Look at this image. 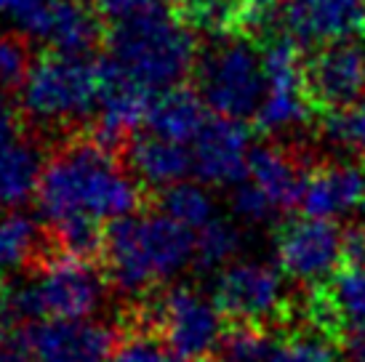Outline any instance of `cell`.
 <instances>
[{
  "label": "cell",
  "mask_w": 365,
  "mask_h": 362,
  "mask_svg": "<svg viewBox=\"0 0 365 362\" xmlns=\"http://www.w3.org/2000/svg\"><path fill=\"white\" fill-rule=\"evenodd\" d=\"M35 205L56 251L93 256L110 224L139 211L142 184L110 144L78 136L46 160Z\"/></svg>",
  "instance_id": "cell-1"
},
{
  "label": "cell",
  "mask_w": 365,
  "mask_h": 362,
  "mask_svg": "<svg viewBox=\"0 0 365 362\" xmlns=\"http://www.w3.org/2000/svg\"><path fill=\"white\" fill-rule=\"evenodd\" d=\"M197 56V27L165 3L112 19L104 32V70L150 93L182 86Z\"/></svg>",
  "instance_id": "cell-2"
},
{
  "label": "cell",
  "mask_w": 365,
  "mask_h": 362,
  "mask_svg": "<svg viewBox=\"0 0 365 362\" xmlns=\"http://www.w3.org/2000/svg\"><path fill=\"white\" fill-rule=\"evenodd\" d=\"M102 256L110 285L147 299L195 264V232L163 211H136L110 224Z\"/></svg>",
  "instance_id": "cell-3"
},
{
  "label": "cell",
  "mask_w": 365,
  "mask_h": 362,
  "mask_svg": "<svg viewBox=\"0 0 365 362\" xmlns=\"http://www.w3.org/2000/svg\"><path fill=\"white\" fill-rule=\"evenodd\" d=\"M110 277L93 256H75L53 248L30 267L21 282L0 291V325L19 320H78L91 317L107 299Z\"/></svg>",
  "instance_id": "cell-4"
},
{
  "label": "cell",
  "mask_w": 365,
  "mask_h": 362,
  "mask_svg": "<svg viewBox=\"0 0 365 362\" xmlns=\"http://www.w3.org/2000/svg\"><path fill=\"white\" fill-rule=\"evenodd\" d=\"M104 90V64L91 53L48 51L35 56L19 90V110L41 128L59 131L93 120Z\"/></svg>",
  "instance_id": "cell-5"
},
{
  "label": "cell",
  "mask_w": 365,
  "mask_h": 362,
  "mask_svg": "<svg viewBox=\"0 0 365 362\" xmlns=\"http://www.w3.org/2000/svg\"><path fill=\"white\" fill-rule=\"evenodd\" d=\"M192 78L195 90L213 115L235 120L256 118L267 83L264 48L251 41L248 32H224L200 51Z\"/></svg>",
  "instance_id": "cell-6"
},
{
  "label": "cell",
  "mask_w": 365,
  "mask_h": 362,
  "mask_svg": "<svg viewBox=\"0 0 365 362\" xmlns=\"http://www.w3.org/2000/svg\"><path fill=\"white\" fill-rule=\"evenodd\" d=\"M288 280L291 277L280 269V264L235 259L216 272L213 299L232 325H256L272 331L274 325L291 322L296 312Z\"/></svg>",
  "instance_id": "cell-7"
},
{
  "label": "cell",
  "mask_w": 365,
  "mask_h": 362,
  "mask_svg": "<svg viewBox=\"0 0 365 362\" xmlns=\"http://www.w3.org/2000/svg\"><path fill=\"white\" fill-rule=\"evenodd\" d=\"M227 322L213 296L192 285H176L163 291L150 309L144 306L133 325L155 331L182 360H200L222 349Z\"/></svg>",
  "instance_id": "cell-8"
},
{
  "label": "cell",
  "mask_w": 365,
  "mask_h": 362,
  "mask_svg": "<svg viewBox=\"0 0 365 362\" xmlns=\"http://www.w3.org/2000/svg\"><path fill=\"white\" fill-rule=\"evenodd\" d=\"M304 165L296 150L283 144H262L251 150L245 176L230 190L232 216L240 224H272L299 205L304 187Z\"/></svg>",
  "instance_id": "cell-9"
},
{
  "label": "cell",
  "mask_w": 365,
  "mask_h": 362,
  "mask_svg": "<svg viewBox=\"0 0 365 362\" xmlns=\"http://www.w3.org/2000/svg\"><path fill=\"white\" fill-rule=\"evenodd\" d=\"M264 83L262 104L256 110V128L269 136H288L302 131L312 120L314 107L307 90L304 64L296 53V43L288 38L269 43L264 48Z\"/></svg>",
  "instance_id": "cell-10"
},
{
  "label": "cell",
  "mask_w": 365,
  "mask_h": 362,
  "mask_svg": "<svg viewBox=\"0 0 365 362\" xmlns=\"http://www.w3.org/2000/svg\"><path fill=\"white\" fill-rule=\"evenodd\" d=\"M274 256L291 282L320 288L346 262V234L336 222L299 216L285 222L274 234Z\"/></svg>",
  "instance_id": "cell-11"
},
{
  "label": "cell",
  "mask_w": 365,
  "mask_h": 362,
  "mask_svg": "<svg viewBox=\"0 0 365 362\" xmlns=\"http://www.w3.org/2000/svg\"><path fill=\"white\" fill-rule=\"evenodd\" d=\"M274 24L296 46L320 48L363 35L365 0H283Z\"/></svg>",
  "instance_id": "cell-12"
},
{
  "label": "cell",
  "mask_w": 365,
  "mask_h": 362,
  "mask_svg": "<svg viewBox=\"0 0 365 362\" xmlns=\"http://www.w3.org/2000/svg\"><path fill=\"white\" fill-rule=\"evenodd\" d=\"M307 90L314 107L336 112L365 99V43L357 38L320 46L304 61Z\"/></svg>",
  "instance_id": "cell-13"
},
{
  "label": "cell",
  "mask_w": 365,
  "mask_h": 362,
  "mask_svg": "<svg viewBox=\"0 0 365 362\" xmlns=\"http://www.w3.org/2000/svg\"><path fill=\"white\" fill-rule=\"evenodd\" d=\"M32 362H110L118 336L91 317L35 320L21 331Z\"/></svg>",
  "instance_id": "cell-14"
},
{
  "label": "cell",
  "mask_w": 365,
  "mask_h": 362,
  "mask_svg": "<svg viewBox=\"0 0 365 362\" xmlns=\"http://www.w3.org/2000/svg\"><path fill=\"white\" fill-rule=\"evenodd\" d=\"M251 150L254 144L245 120L211 112L190 144L192 179L203 181L208 187H232L245 176Z\"/></svg>",
  "instance_id": "cell-15"
},
{
  "label": "cell",
  "mask_w": 365,
  "mask_h": 362,
  "mask_svg": "<svg viewBox=\"0 0 365 362\" xmlns=\"http://www.w3.org/2000/svg\"><path fill=\"white\" fill-rule=\"evenodd\" d=\"M299 208L328 222L365 213V160L334 157L312 165L304 176Z\"/></svg>",
  "instance_id": "cell-16"
},
{
  "label": "cell",
  "mask_w": 365,
  "mask_h": 362,
  "mask_svg": "<svg viewBox=\"0 0 365 362\" xmlns=\"http://www.w3.org/2000/svg\"><path fill=\"white\" fill-rule=\"evenodd\" d=\"M307 320L339 338L365 333V262L346 259L331 280L314 288L307 301Z\"/></svg>",
  "instance_id": "cell-17"
},
{
  "label": "cell",
  "mask_w": 365,
  "mask_h": 362,
  "mask_svg": "<svg viewBox=\"0 0 365 362\" xmlns=\"http://www.w3.org/2000/svg\"><path fill=\"white\" fill-rule=\"evenodd\" d=\"M125 162L142 187L168 190L179 181L192 179V152L190 144H179L165 136L147 131H136L125 144Z\"/></svg>",
  "instance_id": "cell-18"
},
{
  "label": "cell",
  "mask_w": 365,
  "mask_h": 362,
  "mask_svg": "<svg viewBox=\"0 0 365 362\" xmlns=\"http://www.w3.org/2000/svg\"><path fill=\"white\" fill-rule=\"evenodd\" d=\"M153 96L155 93L150 90L104 70V90L93 115V136L110 147L128 141L133 133L144 128Z\"/></svg>",
  "instance_id": "cell-19"
},
{
  "label": "cell",
  "mask_w": 365,
  "mask_h": 362,
  "mask_svg": "<svg viewBox=\"0 0 365 362\" xmlns=\"http://www.w3.org/2000/svg\"><path fill=\"white\" fill-rule=\"evenodd\" d=\"M208 115L211 112L197 90L173 86L153 96L144 128L171 141H179V144H192L197 131L208 120Z\"/></svg>",
  "instance_id": "cell-20"
},
{
  "label": "cell",
  "mask_w": 365,
  "mask_h": 362,
  "mask_svg": "<svg viewBox=\"0 0 365 362\" xmlns=\"http://www.w3.org/2000/svg\"><path fill=\"white\" fill-rule=\"evenodd\" d=\"M41 147L27 136L0 147V208H19L35 197L43 173Z\"/></svg>",
  "instance_id": "cell-21"
},
{
  "label": "cell",
  "mask_w": 365,
  "mask_h": 362,
  "mask_svg": "<svg viewBox=\"0 0 365 362\" xmlns=\"http://www.w3.org/2000/svg\"><path fill=\"white\" fill-rule=\"evenodd\" d=\"M341 341L336 333L307 320L302 328H291L283 336H274L269 354L264 362H339Z\"/></svg>",
  "instance_id": "cell-22"
},
{
  "label": "cell",
  "mask_w": 365,
  "mask_h": 362,
  "mask_svg": "<svg viewBox=\"0 0 365 362\" xmlns=\"http://www.w3.org/2000/svg\"><path fill=\"white\" fill-rule=\"evenodd\" d=\"M41 229L35 219L19 208H11L0 216V274L16 269H30L41 259Z\"/></svg>",
  "instance_id": "cell-23"
},
{
  "label": "cell",
  "mask_w": 365,
  "mask_h": 362,
  "mask_svg": "<svg viewBox=\"0 0 365 362\" xmlns=\"http://www.w3.org/2000/svg\"><path fill=\"white\" fill-rule=\"evenodd\" d=\"M160 211L192 232H200L205 224H211L219 216V205L208 184L187 179L160 192Z\"/></svg>",
  "instance_id": "cell-24"
},
{
  "label": "cell",
  "mask_w": 365,
  "mask_h": 362,
  "mask_svg": "<svg viewBox=\"0 0 365 362\" xmlns=\"http://www.w3.org/2000/svg\"><path fill=\"white\" fill-rule=\"evenodd\" d=\"M243 227L240 222H227L216 216L200 232H195V267L200 272H222L227 264L240 259L243 251Z\"/></svg>",
  "instance_id": "cell-25"
},
{
  "label": "cell",
  "mask_w": 365,
  "mask_h": 362,
  "mask_svg": "<svg viewBox=\"0 0 365 362\" xmlns=\"http://www.w3.org/2000/svg\"><path fill=\"white\" fill-rule=\"evenodd\" d=\"M323 136L331 147L365 160V99L344 110L328 112Z\"/></svg>",
  "instance_id": "cell-26"
},
{
  "label": "cell",
  "mask_w": 365,
  "mask_h": 362,
  "mask_svg": "<svg viewBox=\"0 0 365 362\" xmlns=\"http://www.w3.org/2000/svg\"><path fill=\"white\" fill-rule=\"evenodd\" d=\"M35 56L30 48V38L16 30L0 32V96L19 93Z\"/></svg>",
  "instance_id": "cell-27"
},
{
  "label": "cell",
  "mask_w": 365,
  "mask_h": 362,
  "mask_svg": "<svg viewBox=\"0 0 365 362\" xmlns=\"http://www.w3.org/2000/svg\"><path fill=\"white\" fill-rule=\"evenodd\" d=\"M110 362H182V357L155 331L131 325L128 333L118 338Z\"/></svg>",
  "instance_id": "cell-28"
},
{
  "label": "cell",
  "mask_w": 365,
  "mask_h": 362,
  "mask_svg": "<svg viewBox=\"0 0 365 362\" xmlns=\"http://www.w3.org/2000/svg\"><path fill=\"white\" fill-rule=\"evenodd\" d=\"M59 0H0V24L35 41Z\"/></svg>",
  "instance_id": "cell-29"
},
{
  "label": "cell",
  "mask_w": 365,
  "mask_h": 362,
  "mask_svg": "<svg viewBox=\"0 0 365 362\" xmlns=\"http://www.w3.org/2000/svg\"><path fill=\"white\" fill-rule=\"evenodd\" d=\"M272 331L256 325H232L224 336L222 352L230 362H264L272 346Z\"/></svg>",
  "instance_id": "cell-30"
},
{
  "label": "cell",
  "mask_w": 365,
  "mask_h": 362,
  "mask_svg": "<svg viewBox=\"0 0 365 362\" xmlns=\"http://www.w3.org/2000/svg\"><path fill=\"white\" fill-rule=\"evenodd\" d=\"M24 112L11 107L9 96H0V147L24 136Z\"/></svg>",
  "instance_id": "cell-31"
},
{
  "label": "cell",
  "mask_w": 365,
  "mask_h": 362,
  "mask_svg": "<svg viewBox=\"0 0 365 362\" xmlns=\"http://www.w3.org/2000/svg\"><path fill=\"white\" fill-rule=\"evenodd\" d=\"M0 362H32L19 333H14V328H3V325H0Z\"/></svg>",
  "instance_id": "cell-32"
},
{
  "label": "cell",
  "mask_w": 365,
  "mask_h": 362,
  "mask_svg": "<svg viewBox=\"0 0 365 362\" xmlns=\"http://www.w3.org/2000/svg\"><path fill=\"white\" fill-rule=\"evenodd\" d=\"M346 259L365 262V224H357L346 232Z\"/></svg>",
  "instance_id": "cell-33"
},
{
  "label": "cell",
  "mask_w": 365,
  "mask_h": 362,
  "mask_svg": "<svg viewBox=\"0 0 365 362\" xmlns=\"http://www.w3.org/2000/svg\"><path fill=\"white\" fill-rule=\"evenodd\" d=\"M349 354H352V362H365V333H360V336H352Z\"/></svg>",
  "instance_id": "cell-34"
},
{
  "label": "cell",
  "mask_w": 365,
  "mask_h": 362,
  "mask_svg": "<svg viewBox=\"0 0 365 362\" xmlns=\"http://www.w3.org/2000/svg\"><path fill=\"white\" fill-rule=\"evenodd\" d=\"M160 3H165V6H171V9H179V11H184L192 0H160Z\"/></svg>",
  "instance_id": "cell-35"
},
{
  "label": "cell",
  "mask_w": 365,
  "mask_h": 362,
  "mask_svg": "<svg viewBox=\"0 0 365 362\" xmlns=\"http://www.w3.org/2000/svg\"><path fill=\"white\" fill-rule=\"evenodd\" d=\"M192 362H230L227 357L224 360H213V357H200V360H192Z\"/></svg>",
  "instance_id": "cell-36"
},
{
  "label": "cell",
  "mask_w": 365,
  "mask_h": 362,
  "mask_svg": "<svg viewBox=\"0 0 365 362\" xmlns=\"http://www.w3.org/2000/svg\"><path fill=\"white\" fill-rule=\"evenodd\" d=\"M0 291H3V288H0Z\"/></svg>",
  "instance_id": "cell-37"
}]
</instances>
